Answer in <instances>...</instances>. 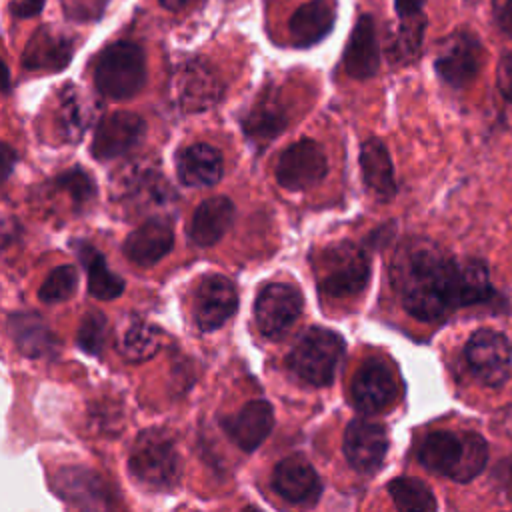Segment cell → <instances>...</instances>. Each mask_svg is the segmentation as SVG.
<instances>
[{"label":"cell","instance_id":"cell-25","mask_svg":"<svg viewBox=\"0 0 512 512\" xmlns=\"http://www.w3.org/2000/svg\"><path fill=\"white\" fill-rule=\"evenodd\" d=\"M332 24L334 8L326 0H312L292 14L288 32L296 46H312L332 30Z\"/></svg>","mask_w":512,"mask_h":512},{"label":"cell","instance_id":"cell-19","mask_svg":"<svg viewBox=\"0 0 512 512\" xmlns=\"http://www.w3.org/2000/svg\"><path fill=\"white\" fill-rule=\"evenodd\" d=\"M172 244V226L162 218H150L126 236L124 254L138 266H152L172 250Z\"/></svg>","mask_w":512,"mask_h":512},{"label":"cell","instance_id":"cell-4","mask_svg":"<svg viewBox=\"0 0 512 512\" xmlns=\"http://www.w3.org/2000/svg\"><path fill=\"white\" fill-rule=\"evenodd\" d=\"M130 472L152 490H170L182 474V460L172 438L162 430L140 432L130 456Z\"/></svg>","mask_w":512,"mask_h":512},{"label":"cell","instance_id":"cell-6","mask_svg":"<svg viewBox=\"0 0 512 512\" xmlns=\"http://www.w3.org/2000/svg\"><path fill=\"white\" fill-rule=\"evenodd\" d=\"M342 356L344 342L336 332L328 328H310L294 344L288 356V366L302 380L316 386H328L336 376Z\"/></svg>","mask_w":512,"mask_h":512},{"label":"cell","instance_id":"cell-41","mask_svg":"<svg viewBox=\"0 0 512 512\" xmlns=\"http://www.w3.org/2000/svg\"><path fill=\"white\" fill-rule=\"evenodd\" d=\"M398 16H414L422 12L424 0H394Z\"/></svg>","mask_w":512,"mask_h":512},{"label":"cell","instance_id":"cell-15","mask_svg":"<svg viewBox=\"0 0 512 512\" xmlns=\"http://www.w3.org/2000/svg\"><path fill=\"white\" fill-rule=\"evenodd\" d=\"M386 452L388 434L384 426L364 418H356L348 424L344 434V454L354 470L362 474L376 472L382 466Z\"/></svg>","mask_w":512,"mask_h":512},{"label":"cell","instance_id":"cell-32","mask_svg":"<svg viewBox=\"0 0 512 512\" xmlns=\"http://www.w3.org/2000/svg\"><path fill=\"white\" fill-rule=\"evenodd\" d=\"M288 122V116L280 102L270 94L262 96L252 112L244 120V130L254 140H270L278 136Z\"/></svg>","mask_w":512,"mask_h":512},{"label":"cell","instance_id":"cell-12","mask_svg":"<svg viewBox=\"0 0 512 512\" xmlns=\"http://www.w3.org/2000/svg\"><path fill=\"white\" fill-rule=\"evenodd\" d=\"M398 396V382L392 368L380 360H366L352 380V402L364 414H376L394 404Z\"/></svg>","mask_w":512,"mask_h":512},{"label":"cell","instance_id":"cell-2","mask_svg":"<svg viewBox=\"0 0 512 512\" xmlns=\"http://www.w3.org/2000/svg\"><path fill=\"white\" fill-rule=\"evenodd\" d=\"M418 462L454 482L474 480L488 462V444L478 432L434 430L418 448Z\"/></svg>","mask_w":512,"mask_h":512},{"label":"cell","instance_id":"cell-18","mask_svg":"<svg viewBox=\"0 0 512 512\" xmlns=\"http://www.w3.org/2000/svg\"><path fill=\"white\" fill-rule=\"evenodd\" d=\"M230 440L244 452L256 450L274 426V410L266 400H250L234 416L222 420Z\"/></svg>","mask_w":512,"mask_h":512},{"label":"cell","instance_id":"cell-11","mask_svg":"<svg viewBox=\"0 0 512 512\" xmlns=\"http://www.w3.org/2000/svg\"><path fill=\"white\" fill-rule=\"evenodd\" d=\"M172 96L184 112H204L222 96V84L214 70L202 60L182 64L172 78Z\"/></svg>","mask_w":512,"mask_h":512},{"label":"cell","instance_id":"cell-13","mask_svg":"<svg viewBox=\"0 0 512 512\" xmlns=\"http://www.w3.org/2000/svg\"><path fill=\"white\" fill-rule=\"evenodd\" d=\"M236 306L238 296L234 284L220 274H210L198 284L194 292V322L200 330L212 332L220 328L236 312Z\"/></svg>","mask_w":512,"mask_h":512},{"label":"cell","instance_id":"cell-29","mask_svg":"<svg viewBox=\"0 0 512 512\" xmlns=\"http://www.w3.org/2000/svg\"><path fill=\"white\" fill-rule=\"evenodd\" d=\"M116 346L124 360L144 362L158 352L160 332L144 320H130L120 328Z\"/></svg>","mask_w":512,"mask_h":512},{"label":"cell","instance_id":"cell-30","mask_svg":"<svg viewBox=\"0 0 512 512\" xmlns=\"http://www.w3.org/2000/svg\"><path fill=\"white\" fill-rule=\"evenodd\" d=\"M90 118H92V112L86 100L82 98V94L74 86H68L66 90H62L58 110H56V126L60 136L66 142H78L88 128Z\"/></svg>","mask_w":512,"mask_h":512},{"label":"cell","instance_id":"cell-27","mask_svg":"<svg viewBox=\"0 0 512 512\" xmlns=\"http://www.w3.org/2000/svg\"><path fill=\"white\" fill-rule=\"evenodd\" d=\"M70 56L72 46L66 38L42 30L40 34L30 38L22 62L30 70H60L68 64Z\"/></svg>","mask_w":512,"mask_h":512},{"label":"cell","instance_id":"cell-14","mask_svg":"<svg viewBox=\"0 0 512 512\" xmlns=\"http://www.w3.org/2000/svg\"><path fill=\"white\" fill-rule=\"evenodd\" d=\"M54 492L68 504L84 510H100L112 506V494L106 482L90 468L66 466L52 476Z\"/></svg>","mask_w":512,"mask_h":512},{"label":"cell","instance_id":"cell-35","mask_svg":"<svg viewBox=\"0 0 512 512\" xmlns=\"http://www.w3.org/2000/svg\"><path fill=\"white\" fill-rule=\"evenodd\" d=\"M106 316L102 312H88L78 328V346L86 354H100L106 340Z\"/></svg>","mask_w":512,"mask_h":512},{"label":"cell","instance_id":"cell-23","mask_svg":"<svg viewBox=\"0 0 512 512\" xmlns=\"http://www.w3.org/2000/svg\"><path fill=\"white\" fill-rule=\"evenodd\" d=\"M114 192L118 200H140L144 206H164L172 200V190L164 182L162 174L148 172L146 168H126L118 174Z\"/></svg>","mask_w":512,"mask_h":512},{"label":"cell","instance_id":"cell-33","mask_svg":"<svg viewBox=\"0 0 512 512\" xmlns=\"http://www.w3.org/2000/svg\"><path fill=\"white\" fill-rule=\"evenodd\" d=\"M388 494L394 506L404 512H430L438 508L430 486L412 476L394 478L388 484Z\"/></svg>","mask_w":512,"mask_h":512},{"label":"cell","instance_id":"cell-40","mask_svg":"<svg viewBox=\"0 0 512 512\" xmlns=\"http://www.w3.org/2000/svg\"><path fill=\"white\" fill-rule=\"evenodd\" d=\"M46 0H14L12 4V12L18 18H30L34 14L40 12V8L44 6Z\"/></svg>","mask_w":512,"mask_h":512},{"label":"cell","instance_id":"cell-10","mask_svg":"<svg viewBox=\"0 0 512 512\" xmlns=\"http://www.w3.org/2000/svg\"><path fill=\"white\" fill-rule=\"evenodd\" d=\"M302 304V294L290 284L274 282L264 286L254 302L258 330L268 338H280L300 316Z\"/></svg>","mask_w":512,"mask_h":512},{"label":"cell","instance_id":"cell-1","mask_svg":"<svg viewBox=\"0 0 512 512\" xmlns=\"http://www.w3.org/2000/svg\"><path fill=\"white\" fill-rule=\"evenodd\" d=\"M392 276L404 310L424 322L444 320L458 308L504 302L484 260L452 258L426 240L410 242L396 256Z\"/></svg>","mask_w":512,"mask_h":512},{"label":"cell","instance_id":"cell-28","mask_svg":"<svg viewBox=\"0 0 512 512\" xmlns=\"http://www.w3.org/2000/svg\"><path fill=\"white\" fill-rule=\"evenodd\" d=\"M78 256H80V262L84 264V270H86L88 292L94 298L112 300V298H116L124 292V280L106 266L104 256L96 248H92L88 244H80L78 246Z\"/></svg>","mask_w":512,"mask_h":512},{"label":"cell","instance_id":"cell-31","mask_svg":"<svg viewBox=\"0 0 512 512\" xmlns=\"http://www.w3.org/2000/svg\"><path fill=\"white\" fill-rule=\"evenodd\" d=\"M426 30V18L420 14L400 16V24L390 36L388 42V58L394 64H408L418 58L422 38Z\"/></svg>","mask_w":512,"mask_h":512},{"label":"cell","instance_id":"cell-34","mask_svg":"<svg viewBox=\"0 0 512 512\" xmlns=\"http://www.w3.org/2000/svg\"><path fill=\"white\" fill-rule=\"evenodd\" d=\"M78 286V272L74 266H56L42 282L38 298L44 304H58L68 300Z\"/></svg>","mask_w":512,"mask_h":512},{"label":"cell","instance_id":"cell-38","mask_svg":"<svg viewBox=\"0 0 512 512\" xmlns=\"http://www.w3.org/2000/svg\"><path fill=\"white\" fill-rule=\"evenodd\" d=\"M492 16L498 28L512 36V0H492Z\"/></svg>","mask_w":512,"mask_h":512},{"label":"cell","instance_id":"cell-17","mask_svg":"<svg viewBox=\"0 0 512 512\" xmlns=\"http://www.w3.org/2000/svg\"><path fill=\"white\" fill-rule=\"evenodd\" d=\"M274 490L292 504H314L322 492L320 478L312 464L302 456L280 460L272 474Z\"/></svg>","mask_w":512,"mask_h":512},{"label":"cell","instance_id":"cell-24","mask_svg":"<svg viewBox=\"0 0 512 512\" xmlns=\"http://www.w3.org/2000/svg\"><path fill=\"white\" fill-rule=\"evenodd\" d=\"M360 168L364 184L376 194L380 200H390L396 194V178L390 154L382 140L370 138L362 144L360 152Z\"/></svg>","mask_w":512,"mask_h":512},{"label":"cell","instance_id":"cell-39","mask_svg":"<svg viewBox=\"0 0 512 512\" xmlns=\"http://www.w3.org/2000/svg\"><path fill=\"white\" fill-rule=\"evenodd\" d=\"M496 482L506 498L512 500V458L500 460L496 466Z\"/></svg>","mask_w":512,"mask_h":512},{"label":"cell","instance_id":"cell-36","mask_svg":"<svg viewBox=\"0 0 512 512\" xmlns=\"http://www.w3.org/2000/svg\"><path fill=\"white\" fill-rule=\"evenodd\" d=\"M58 184L74 198L76 204H84L94 196V184L88 178V174L80 168H74V170H68V172L60 174Z\"/></svg>","mask_w":512,"mask_h":512},{"label":"cell","instance_id":"cell-3","mask_svg":"<svg viewBox=\"0 0 512 512\" xmlns=\"http://www.w3.org/2000/svg\"><path fill=\"white\" fill-rule=\"evenodd\" d=\"M316 282L330 298H350L360 294L370 278V258L354 242H338L324 248L314 258Z\"/></svg>","mask_w":512,"mask_h":512},{"label":"cell","instance_id":"cell-21","mask_svg":"<svg viewBox=\"0 0 512 512\" xmlns=\"http://www.w3.org/2000/svg\"><path fill=\"white\" fill-rule=\"evenodd\" d=\"M378 40L372 16H360L344 52V68L354 78H370L378 70Z\"/></svg>","mask_w":512,"mask_h":512},{"label":"cell","instance_id":"cell-16","mask_svg":"<svg viewBox=\"0 0 512 512\" xmlns=\"http://www.w3.org/2000/svg\"><path fill=\"white\" fill-rule=\"evenodd\" d=\"M144 136V122L132 112H114L106 116L94 132L92 154L98 160L118 158L130 152Z\"/></svg>","mask_w":512,"mask_h":512},{"label":"cell","instance_id":"cell-9","mask_svg":"<svg viewBox=\"0 0 512 512\" xmlns=\"http://www.w3.org/2000/svg\"><path fill=\"white\" fill-rule=\"evenodd\" d=\"M484 50L478 38L470 32L450 34L436 56L438 76L452 88L468 86L480 72Z\"/></svg>","mask_w":512,"mask_h":512},{"label":"cell","instance_id":"cell-26","mask_svg":"<svg viewBox=\"0 0 512 512\" xmlns=\"http://www.w3.org/2000/svg\"><path fill=\"white\" fill-rule=\"evenodd\" d=\"M8 332L16 348L32 358L48 356L56 350V338L38 314L18 312L8 318Z\"/></svg>","mask_w":512,"mask_h":512},{"label":"cell","instance_id":"cell-5","mask_svg":"<svg viewBox=\"0 0 512 512\" xmlns=\"http://www.w3.org/2000/svg\"><path fill=\"white\" fill-rule=\"evenodd\" d=\"M146 80V60L140 46L120 40L104 48L94 66L96 88L114 100L132 98Z\"/></svg>","mask_w":512,"mask_h":512},{"label":"cell","instance_id":"cell-37","mask_svg":"<svg viewBox=\"0 0 512 512\" xmlns=\"http://www.w3.org/2000/svg\"><path fill=\"white\" fill-rule=\"evenodd\" d=\"M496 86L506 102H512V52H504L496 68Z\"/></svg>","mask_w":512,"mask_h":512},{"label":"cell","instance_id":"cell-20","mask_svg":"<svg viewBox=\"0 0 512 512\" xmlns=\"http://www.w3.org/2000/svg\"><path fill=\"white\" fill-rule=\"evenodd\" d=\"M234 220V204L224 196L204 200L192 214L188 224V238L196 246L216 244Z\"/></svg>","mask_w":512,"mask_h":512},{"label":"cell","instance_id":"cell-43","mask_svg":"<svg viewBox=\"0 0 512 512\" xmlns=\"http://www.w3.org/2000/svg\"><path fill=\"white\" fill-rule=\"evenodd\" d=\"M194 0H160V4L164 6V8H168V10H182V8H186L188 4H192Z\"/></svg>","mask_w":512,"mask_h":512},{"label":"cell","instance_id":"cell-42","mask_svg":"<svg viewBox=\"0 0 512 512\" xmlns=\"http://www.w3.org/2000/svg\"><path fill=\"white\" fill-rule=\"evenodd\" d=\"M14 160H16V154L12 152V148L4 142L2 144V180H6L10 176V170L14 166Z\"/></svg>","mask_w":512,"mask_h":512},{"label":"cell","instance_id":"cell-8","mask_svg":"<svg viewBox=\"0 0 512 512\" xmlns=\"http://www.w3.org/2000/svg\"><path fill=\"white\" fill-rule=\"evenodd\" d=\"M326 174V156L322 146L312 138H302L290 144L274 166L278 184L286 190H306L320 182Z\"/></svg>","mask_w":512,"mask_h":512},{"label":"cell","instance_id":"cell-7","mask_svg":"<svg viewBox=\"0 0 512 512\" xmlns=\"http://www.w3.org/2000/svg\"><path fill=\"white\" fill-rule=\"evenodd\" d=\"M464 360L470 374L480 384L498 388L510 378L512 344L504 332L480 328L468 338L464 346Z\"/></svg>","mask_w":512,"mask_h":512},{"label":"cell","instance_id":"cell-22","mask_svg":"<svg viewBox=\"0 0 512 512\" xmlns=\"http://www.w3.org/2000/svg\"><path fill=\"white\" fill-rule=\"evenodd\" d=\"M178 176L186 186L206 188L222 178V156L210 144H192L178 156Z\"/></svg>","mask_w":512,"mask_h":512}]
</instances>
